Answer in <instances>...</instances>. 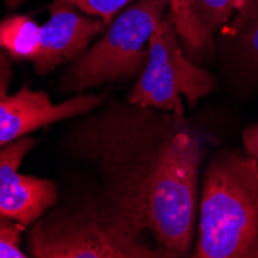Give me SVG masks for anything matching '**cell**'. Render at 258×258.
<instances>
[{"mask_svg":"<svg viewBox=\"0 0 258 258\" xmlns=\"http://www.w3.org/2000/svg\"><path fill=\"white\" fill-rule=\"evenodd\" d=\"M27 226L0 215V258H25L20 249V235Z\"/></svg>","mask_w":258,"mask_h":258,"instance_id":"obj_14","label":"cell"},{"mask_svg":"<svg viewBox=\"0 0 258 258\" xmlns=\"http://www.w3.org/2000/svg\"><path fill=\"white\" fill-rule=\"evenodd\" d=\"M217 87V79L185 54L169 14L153 31L149 56L127 99L185 118L184 102L195 107Z\"/></svg>","mask_w":258,"mask_h":258,"instance_id":"obj_6","label":"cell"},{"mask_svg":"<svg viewBox=\"0 0 258 258\" xmlns=\"http://www.w3.org/2000/svg\"><path fill=\"white\" fill-rule=\"evenodd\" d=\"M11 79H13V68H11L10 56L0 48V98L7 96Z\"/></svg>","mask_w":258,"mask_h":258,"instance_id":"obj_15","label":"cell"},{"mask_svg":"<svg viewBox=\"0 0 258 258\" xmlns=\"http://www.w3.org/2000/svg\"><path fill=\"white\" fill-rule=\"evenodd\" d=\"M197 258H258V162L244 150L209 161L198 206Z\"/></svg>","mask_w":258,"mask_h":258,"instance_id":"obj_3","label":"cell"},{"mask_svg":"<svg viewBox=\"0 0 258 258\" xmlns=\"http://www.w3.org/2000/svg\"><path fill=\"white\" fill-rule=\"evenodd\" d=\"M200 162L201 144L185 125L169 141L152 178L146 224L152 240L167 256L194 252Z\"/></svg>","mask_w":258,"mask_h":258,"instance_id":"obj_4","label":"cell"},{"mask_svg":"<svg viewBox=\"0 0 258 258\" xmlns=\"http://www.w3.org/2000/svg\"><path fill=\"white\" fill-rule=\"evenodd\" d=\"M147 233L146 220L101 185L53 206L33 223L28 243L36 258H167Z\"/></svg>","mask_w":258,"mask_h":258,"instance_id":"obj_2","label":"cell"},{"mask_svg":"<svg viewBox=\"0 0 258 258\" xmlns=\"http://www.w3.org/2000/svg\"><path fill=\"white\" fill-rule=\"evenodd\" d=\"M238 0H169V16L185 54L197 63L212 60L215 34L230 20Z\"/></svg>","mask_w":258,"mask_h":258,"instance_id":"obj_10","label":"cell"},{"mask_svg":"<svg viewBox=\"0 0 258 258\" xmlns=\"http://www.w3.org/2000/svg\"><path fill=\"white\" fill-rule=\"evenodd\" d=\"M224 37L244 72L258 78V0H238Z\"/></svg>","mask_w":258,"mask_h":258,"instance_id":"obj_11","label":"cell"},{"mask_svg":"<svg viewBox=\"0 0 258 258\" xmlns=\"http://www.w3.org/2000/svg\"><path fill=\"white\" fill-rule=\"evenodd\" d=\"M65 2L88 16L99 17L108 27L114 17L127 8L133 0H65Z\"/></svg>","mask_w":258,"mask_h":258,"instance_id":"obj_13","label":"cell"},{"mask_svg":"<svg viewBox=\"0 0 258 258\" xmlns=\"http://www.w3.org/2000/svg\"><path fill=\"white\" fill-rule=\"evenodd\" d=\"M105 28L102 20L81 16L65 0H54L48 20L40 27L39 50L31 63L39 75H48L59 65L79 57Z\"/></svg>","mask_w":258,"mask_h":258,"instance_id":"obj_9","label":"cell"},{"mask_svg":"<svg viewBox=\"0 0 258 258\" xmlns=\"http://www.w3.org/2000/svg\"><path fill=\"white\" fill-rule=\"evenodd\" d=\"M25 2H28V0H4V4H5V7L8 10H14V8H17L19 5L25 4Z\"/></svg>","mask_w":258,"mask_h":258,"instance_id":"obj_17","label":"cell"},{"mask_svg":"<svg viewBox=\"0 0 258 258\" xmlns=\"http://www.w3.org/2000/svg\"><path fill=\"white\" fill-rule=\"evenodd\" d=\"M95 110L70 130L65 150L73 159L91 164L104 189L146 220L159 158L172 136L185 127V118L128 99Z\"/></svg>","mask_w":258,"mask_h":258,"instance_id":"obj_1","label":"cell"},{"mask_svg":"<svg viewBox=\"0 0 258 258\" xmlns=\"http://www.w3.org/2000/svg\"><path fill=\"white\" fill-rule=\"evenodd\" d=\"M34 146L33 136H23L0 147V215L23 226L36 223L59 198L51 179L19 173L22 161Z\"/></svg>","mask_w":258,"mask_h":258,"instance_id":"obj_7","label":"cell"},{"mask_svg":"<svg viewBox=\"0 0 258 258\" xmlns=\"http://www.w3.org/2000/svg\"><path fill=\"white\" fill-rule=\"evenodd\" d=\"M244 152L258 162V122L249 125L243 133Z\"/></svg>","mask_w":258,"mask_h":258,"instance_id":"obj_16","label":"cell"},{"mask_svg":"<svg viewBox=\"0 0 258 258\" xmlns=\"http://www.w3.org/2000/svg\"><path fill=\"white\" fill-rule=\"evenodd\" d=\"M40 27L28 16H11L0 22V48L17 60H33L39 50Z\"/></svg>","mask_w":258,"mask_h":258,"instance_id":"obj_12","label":"cell"},{"mask_svg":"<svg viewBox=\"0 0 258 258\" xmlns=\"http://www.w3.org/2000/svg\"><path fill=\"white\" fill-rule=\"evenodd\" d=\"M104 101L101 95H76L54 104L45 91L22 87L14 95L0 98V147L27 136L37 128L82 116L98 108Z\"/></svg>","mask_w":258,"mask_h":258,"instance_id":"obj_8","label":"cell"},{"mask_svg":"<svg viewBox=\"0 0 258 258\" xmlns=\"http://www.w3.org/2000/svg\"><path fill=\"white\" fill-rule=\"evenodd\" d=\"M169 0H136L107 27L104 36L67 68L63 93H81L104 84L128 81L143 72L153 31L162 22Z\"/></svg>","mask_w":258,"mask_h":258,"instance_id":"obj_5","label":"cell"}]
</instances>
